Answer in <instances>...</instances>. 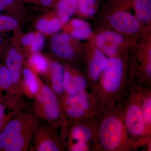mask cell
<instances>
[{
    "label": "cell",
    "mask_w": 151,
    "mask_h": 151,
    "mask_svg": "<svg viewBox=\"0 0 151 151\" xmlns=\"http://www.w3.org/2000/svg\"><path fill=\"white\" fill-rule=\"evenodd\" d=\"M40 121L32 107L18 114L0 132V151H29Z\"/></svg>",
    "instance_id": "cell-1"
},
{
    "label": "cell",
    "mask_w": 151,
    "mask_h": 151,
    "mask_svg": "<svg viewBox=\"0 0 151 151\" xmlns=\"http://www.w3.org/2000/svg\"><path fill=\"white\" fill-rule=\"evenodd\" d=\"M32 108L40 120L55 129L61 128L65 137L67 120L63 113L58 97L46 83L42 82L40 91L33 99Z\"/></svg>",
    "instance_id": "cell-2"
},
{
    "label": "cell",
    "mask_w": 151,
    "mask_h": 151,
    "mask_svg": "<svg viewBox=\"0 0 151 151\" xmlns=\"http://www.w3.org/2000/svg\"><path fill=\"white\" fill-rule=\"evenodd\" d=\"M123 121L119 116L109 115L100 122L98 137L101 145L108 151L122 148L126 139V130Z\"/></svg>",
    "instance_id": "cell-3"
},
{
    "label": "cell",
    "mask_w": 151,
    "mask_h": 151,
    "mask_svg": "<svg viewBox=\"0 0 151 151\" xmlns=\"http://www.w3.org/2000/svg\"><path fill=\"white\" fill-rule=\"evenodd\" d=\"M64 140L58 136L56 129L46 122L40 123L33 138L30 151H63Z\"/></svg>",
    "instance_id": "cell-4"
},
{
    "label": "cell",
    "mask_w": 151,
    "mask_h": 151,
    "mask_svg": "<svg viewBox=\"0 0 151 151\" xmlns=\"http://www.w3.org/2000/svg\"><path fill=\"white\" fill-rule=\"evenodd\" d=\"M123 64L117 58H108V63L101 76V86L103 91L108 94L116 93L121 88L123 81Z\"/></svg>",
    "instance_id": "cell-5"
},
{
    "label": "cell",
    "mask_w": 151,
    "mask_h": 151,
    "mask_svg": "<svg viewBox=\"0 0 151 151\" xmlns=\"http://www.w3.org/2000/svg\"><path fill=\"white\" fill-rule=\"evenodd\" d=\"M26 98L24 94L22 93L0 101V132L11 119L29 107Z\"/></svg>",
    "instance_id": "cell-6"
},
{
    "label": "cell",
    "mask_w": 151,
    "mask_h": 151,
    "mask_svg": "<svg viewBox=\"0 0 151 151\" xmlns=\"http://www.w3.org/2000/svg\"><path fill=\"white\" fill-rule=\"evenodd\" d=\"M124 123L125 128L133 137H137L144 134L146 127L139 103H130L126 109Z\"/></svg>",
    "instance_id": "cell-7"
},
{
    "label": "cell",
    "mask_w": 151,
    "mask_h": 151,
    "mask_svg": "<svg viewBox=\"0 0 151 151\" xmlns=\"http://www.w3.org/2000/svg\"><path fill=\"white\" fill-rule=\"evenodd\" d=\"M2 58L3 62L10 73L15 88L18 92L23 94L22 89L23 58L21 53L17 49L12 47L3 55Z\"/></svg>",
    "instance_id": "cell-8"
},
{
    "label": "cell",
    "mask_w": 151,
    "mask_h": 151,
    "mask_svg": "<svg viewBox=\"0 0 151 151\" xmlns=\"http://www.w3.org/2000/svg\"><path fill=\"white\" fill-rule=\"evenodd\" d=\"M110 22L113 28L124 33H134L139 28V20L127 12L119 11L114 13L110 17Z\"/></svg>",
    "instance_id": "cell-9"
},
{
    "label": "cell",
    "mask_w": 151,
    "mask_h": 151,
    "mask_svg": "<svg viewBox=\"0 0 151 151\" xmlns=\"http://www.w3.org/2000/svg\"><path fill=\"white\" fill-rule=\"evenodd\" d=\"M124 37L118 33L111 31H105L100 33L96 39V43L105 55L114 57L118 47L123 42Z\"/></svg>",
    "instance_id": "cell-10"
},
{
    "label": "cell",
    "mask_w": 151,
    "mask_h": 151,
    "mask_svg": "<svg viewBox=\"0 0 151 151\" xmlns=\"http://www.w3.org/2000/svg\"><path fill=\"white\" fill-rule=\"evenodd\" d=\"M50 46L53 54L60 58L72 59L75 55V51L71 45V37L66 33L53 35L50 40Z\"/></svg>",
    "instance_id": "cell-11"
},
{
    "label": "cell",
    "mask_w": 151,
    "mask_h": 151,
    "mask_svg": "<svg viewBox=\"0 0 151 151\" xmlns=\"http://www.w3.org/2000/svg\"><path fill=\"white\" fill-rule=\"evenodd\" d=\"M63 65L57 61L52 60L50 63L49 69L48 84L55 93L60 102L64 97L63 89L64 76Z\"/></svg>",
    "instance_id": "cell-12"
},
{
    "label": "cell",
    "mask_w": 151,
    "mask_h": 151,
    "mask_svg": "<svg viewBox=\"0 0 151 151\" xmlns=\"http://www.w3.org/2000/svg\"><path fill=\"white\" fill-rule=\"evenodd\" d=\"M42 81L37 74L29 66L23 67L22 70V89L27 99L33 100L40 91Z\"/></svg>",
    "instance_id": "cell-13"
},
{
    "label": "cell",
    "mask_w": 151,
    "mask_h": 151,
    "mask_svg": "<svg viewBox=\"0 0 151 151\" xmlns=\"http://www.w3.org/2000/svg\"><path fill=\"white\" fill-rule=\"evenodd\" d=\"M87 83L82 76L72 73L68 69L64 70L63 89L65 96H70L86 92Z\"/></svg>",
    "instance_id": "cell-14"
},
{
    "label": "cell",
    "mask_w": 151,
    "mask_h": 151,
    "mask_svg": "<svg viewBox=\"0 0 151 151\" xmlns=\"http://www.w3.org/2000/svg\"><path fill=\"white\" fill-rule=\"evenodd\" d=\"M21 94L15 88L10 73L4 63H0V101L15 94ZM23 94V93H22Z\"/></svg>",
    "instance_id": "cell-15"
},
{
    "label": "cell",
    "mask_w": 151,
    "mask_h": 151,
    "mask_svg": "<svg viewBox=\"0 0 151 151\" xmlns=\"http://www.w3.org/2000/svg\"><path fill=\"white\" fill-rule=\"evenodd\" d=\"M108 60V58L100 49L94 50L89 65V76L93 81H97L100 78Z\"/></svg>",
    "instance_id": "cell-16"
},
{
    "label": "cell",
    "mask_w": 151,
    "mask_h": 151,
    "mask_svg": "<svg viewBox=\"0 0 151 151\" xmlns=\"http://www.w3.org/2000/svg\"><path fill=\"white\" fill-rule=\"evenodd\" d=\"M77 8V0H58L56 11L58 17L62 24L69 21Z\"/></svg>",
    "instance_id": "cell-17"
},
{
    "label": "cell",
    "mask_w": 151,
    "mask_h": 151,
    "mask_svg": "<svg viewBox=\"0 0 151 151\" xmlns=\"http://www.w3.org/2000/svg\"><path fill=\"white\" fill-rule=\"evenodd\" d=\"M70 143L77 142L88 143L92 138V132L88 126L76 124L70 128L68 133Z\"/></svg>",
    "instance_id": "cell-18"
},
{
    "label": "cell",
    "mask_w": 151,
    "mask_h": 151,
    "mask_svg": "<svg viewBox=\"0 0 151 151\" xmlns=\"http://www.w3.org/2000/svg\"><path fill=\"white\" fill-rule=\"evenodd\" d=\"M60 103V105L75 106L87 111L91 105V100L86 92L70 96H65Z\"/></svg>",
    "instance_id": "cell-19"
},
{
    "label": "cell",
    "mask_w": 151,
    "mask_h": 151,
    "mask_svg": "<svg viewBox=\"0 0 151 151\" xmlns=\"http://www.w3.org/2000/svg\"><path fill=\"white\" fill-rule=\"evenodd\" d=\"M50 63L47 58L38 52L32 53L28 60L30 68L37 74L43 75L48 74Z\"/></svg>",
    "instance_id": "cell-20"
},
{
    "label": "cell",
    "mask_w": 151,
    "mask_h": 151,
    "mask_svg": "<svg viewBox=\"0 0 151 151\" xmlns=\"http://www.w3.org/2000/svg\"><path fill=\"white\" fill-rule=\"evenodd\" d=\"M70 36L76 39H85L92 33V29L89 24L80 19H73L70 21Z\"/></svg>",
    "instance_id": "cell-21"
},
{
    "label": "cell",
    "mask_w": 151,
    "mask_h": 151,
    "mask_svg": "<svg viewBox=\"0 0 151 151\" xmlns=\"http://www.w3.org/2000/svg\"><path fill=\"white\" fill-rule=\"evenodd\" d=\"M62 24L58 17H53L41 18L36 22L35 27L39 32L44 34H53L61 28Z\"/></svg>",
    "instance_id": "cell-22"
},
{
    "label": "cell",
    "mask_w": 151,
    "mask_h": 151,
    "mask_svg": "<svg viewBox=\"0 0 151 151\" xmlns=\"http://www.w3.org/2000/svg\"><path fill=\"white\" fill-rule=\"evenodd\" d=\"M134 9L139 21L147 22L151 18V0H134Z\"/></svg>",
    "instance_id": "cell-23"
},
{
    "label": "cell",
    "mask_w": 151,
    "mask_h": 151,
    "mask_svg": "<svg viewBox=\"0 0 151 151\" xmlns=\"http://www.w3.org/2000/svg\"><path fill=\"white\" fill-rule=\"evenodd\" d=\"M63 113L67 119L77 120L86 116L87 111L75 106L60 105Z\"/></svg>",
    "instance_id": "cell-24"
},
{
    "label": "cell",
    "mask_w": 151,
    "mask_h": 151,
    "mask_svg": "<svg viewBox=\"0 0 151 151\" xmlns=\"http://www.w3.org/2000/svg\"><path fill=\"white\" fill-rule=\"evenodd\" d=\"M96 0H77V9L82 15L89 17L95 12Z\"/></svg>",
    "instance_id": "cell-25"
},
{
    "label": "cell",
    "mask_w": 151,
    "mask_h": 151,
    "mask_svg": "<svg viewBox=\"0 0 151 151\" xmlns=\"http://www.w3.org/2000/svg\"><path fill=\"white\" fill-rule=\"evenodd\" d=\"M18 23L15 19L9 16L0 14V33L15 29Z\"/></svg>",
    "instance_id": "cell-26"
},
{
    "label": "cell",
    "mask_w": 151,
    "mask_h": 151,
    "mask_svg": "<svg viewBox=\"0 0 151 151\" xmlns=\"http://www.w3.org/2000/svg\"><path fill=\"white\" fill-rule=\"evenodd\" d=\"M143 118L146 126L150 127L151 124V96L145 97L141 105Z\"/></svg>",
    "instance_id": "cell-27"
},
{
    "label": "cell",
    "mask_w": 151,
    "mask_h": 151,
    "mask_svg": "<svg viewBox=\"0 0 151 151\" xmlns=\"http://www.w3.org/2000/svg\"><path fill=\"white\" fill-rule=\"evenodd\" d=\"M44 44V37L41 33H35L32 42L29 46L31 51L32 53L38 52L43 48Z\"/></svg>",
    "instance_id": "cell-28"
},
{
    "label": "cell",
    "mask_w": 151,
    "mask_h": 151,
    "mask_svg": "<svg viewBox=\"0 0 151 151\" xmlns=\"http://www.w3.org/2000/svg\"><path fill=\"white\" fill-rule=\"evenodd\" d=\"M19 1L17 0H0V12H9L19 7Z\"/></svg>",
    "instance_id": "cell-29"
},
{
    "label": "cell",
    "mask_w": 151,
    "mask_h": 151,
    "mask_svg": "<svg viewBox=\"0 0 151 151\" xmlns=\"http://www.w3.org/2000/svg\"><path fill=\"white\" fill-rule=\"evenodd\" d=\"M69 150L72 151H87L89 150V148L88 143L77 142L70 143Z\"/></svg>",
    "instance_id": "cell-30"
},
{
    "label": "cell",
    "mask_w": 151,
    "mask_h": 151,
    "mask_svg": "<svg viewBox=\"0 0 151 151\" xmlns=\"http://www.w3.org/2000/svg\"><path fill=\"white\" fill-rule=\"evenodd\" d=\"M35 35V33L33 32H29L25 35L22 37L21 40L22 43L25 46L29 47L32 42Z\"/></svg>",
    "instance_id": "cell-31"
},
{
    "label": "cell",
    "mask_w": 151,
    "mask_h": 151,
    "mask_svg": "<svg viewBox=\"0 0 151 151\" xmlns=\"http://www.w3.org/2000/svg\"><path fill=\"white\" fill-rule=\"evenodd\" d=\"M58 0H37V2L45 7L50 6Z\"/></svg>",
    "instance_id": "cell-32"
},
{
    "label": "cell",
    "mask_w": 151,
    "mask_h": 151,
    "mask_svg": "<svg viewBox=\"0 0 151 151\" xmlns=\"http://www.w3.org/2000/svg\"><path fill=\"white\" fill-rule=\"evenodd\" d=\"M146 72L149 79L151 78V61H149L146 66Z\"/></svg>",
    "instance_id": "cell-33"
},
{
    "label": "cell",
    "mask_w": 151,
    "mask_h": 151,
    "mask_svg": "<svg viewBox=\"0 0 151 151\" xmlns=\"http://www.w3.org/2000/svg\"><path fill=\"white\" fill-rule=\"evenodd\" d=\"M3 40L1 37L0 36V55L3 57V55H4V52L3 51V49L2 48V45Z\"/></svg>",
    "instance_id": "cell-34"
},
{
    "label": "cell",
    "mask_w": 151,
    "mask_h": 151,
    "mask_svg": "<svg viewBox=\"0 0 151 151\" xmlns=\"http://www.w3.org/2000/svg\"><path fill=\"white\" fill-rule=\"evenodd\" d=\"M19 1L27 2H37V0H17Z\"/></svg>",
    "instance_id": "cell-35"
},
{
    "label": "cell",
    "mask_w": 151,
    "mask_h": 151,
    "mask_svg": "<svg viewBox=\"0 0 151 151\" xmlns=\"http://www.w3.org/2000/svg\"><path fill=\"white\" fill-rule=\"evenodd\" d=\"M2 57L0 55V60H1V59H2Z\"/></svg>",
    "instance_id": "cell-36"
}]
</instances>
